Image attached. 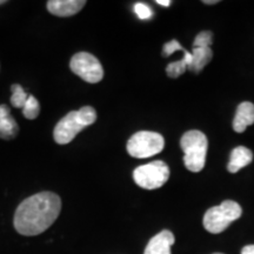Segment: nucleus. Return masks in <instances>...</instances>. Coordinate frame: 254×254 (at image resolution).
Returning <instances> with one entry per match:
<instances>
[{"label":"nucleus","instance_id":"nucleus-3","mask_svg":"<svg viewBox=\"0 0 254 254\" xmlns=\"http://www.w3.org/2000/svg\"><path fill=\"white\" fill-rule=\"evenodd\" d=\"M180 146L184 151V164L190 172H200L205 167L208 141L204 133L192 129L182 136Z\"/></svg>","mask_w":254,"mask_h":254},{"label":"nucleus","instance_id":"nucleus-8","mask_svg":"<svg viewBox=\"0 0 254 254\" xmlns=\"http://www.w3.org/2000/svg\"><path fill=\"white\" fill-rule=\"evenodd\" d=\"M85 4L84 0H50L47 9L57 17H71L80 12Z\"/></svg>","mask_w":254,"mask_h":254},{"label":"nucleus","instance_id":"nucleus-5","mask_svg":"<svg viewBox=\"0 0 254 254\" xmlns=\"http://www.w3.org/2000/svg\"><path fill=\"white\" fill-rule=\"evenodd\" d=\"M165 140L157 132L140 131L133 134L127 142V152L133 158H150L164 150Z\"/></svg>","mask_w":254,"mask_h":254},{"label":"nucleus","instance_id":"nucleus-16","mask_svg":"<svg viewBox=\"0 0 254 254\" xmlns=\"http://www.w3.org/2000/svg\"><path fill=\"white\" fill-rule=\"evenodd\" d=\"M40 112V105L38 103V100L33 95H28V99L23 107V114L25 118L27 119H36L39 116Z\"/></svg>","mask_w":254,"mask_h":254},{"label":"nucleus","instance_id":"nucleus-22","mask_svg":"<svg viewBox=\"0 0 254 254\" xmlns=\"http://www.w3.org/2000/svg\"><path fill=\"white\" fill-rule=\"evenodd\" d=\"M217 2H218L217 0H213V1H204V4H208L209 5V4H217Z\"/></svg>","mask_w":254,"mask_h":254},{"label":"nucleus","instance_id":"nucleus-21","mask_svg":"<svg viewBox=\"0 0 254 254\" xmlns=\"http://www.w3.org/2000/svg\"><path fill=\"white\" fill-rule=\"evenodd\" d=\"M158 4L159 5H163V6H165V7H167V6H170L171 5V1L170 0H158Z\"/></svg>","mask_w":254,"mask_h":254},{"label":"nucleus","instance_id":"nucleus-14","mask_svg":"<svg viewBox=\"0 0 254 254\" xmlns=\"http://www.w3.org/2000/svg\"><path fill=\"white\" fill-rule=\"evenodd\" d=\"M190 63H192V53L189 52V51H185L182 60L168 64L166 67L167 75L173 79L180 77V75H183L184 73L189 69V66L190 65Z\"/></svg>","mask_w":254,"mask_h":254},{"label":"nucleus","instance_id":"nucleus-13","mask_svg":"<svg viewBox=\"0 0 254 254\" xmlns=\"http://www.w3.org/2000/svg\"><path fill=\"white\" fill-rule=\"evenodd\" d=\"M192 63L189 66L190 71L194 73H200L213 57L211 47H193L192 50Z\"/></svg>","mask_w":254,"mask_h":254},{"label":"nucleus","instance_id":"nucleus-4","mask_svg":"<svg viewBox=\"0 0 254 254\" xmlns=\"http://www.w3.org/2000/svg\"><path fill=\"white\" fill-rule=\"evenodd\" d=\"M241 214L243 209L238 202L226 200L206 212L204 215V227L209 233L219 234L226 230L232 222L238 220Z\"/></svg>","mask_w":254,"mask_h":254},{"label":"nucleus","instance_id":"nucleus-18","mask_svg":"<svg viewBox=\"0 0 254 254\" xmlns=\"http://www.w3.org/2000/svg\"><path fill=\"white\" fill-rule=\"evenodd\" d=\"M134 12L138 15V18L141 19V20H147V19H151L152 15H153L152 8L150 6L144 4V2H136L134 5Z\"/></svg>","mask_w":254,"mask_h":254},{"label":"nucleus","instance_id":"nucleus-19","mask_svg":"<svg viewBox=\"0 0 254 254\" xmlns=\"http://www.w3.org/2000/svg\"><path fill=\"white\" fill-rule=\"evenodd\" d=\"M177 51H185L184 50V47L180 45L179 41L177 40H171L168 41V43H166L163 47V56L164 57H170L172 56L174 52H177Z\"/></svg>","mask_w":254,"mask_h":254},{"label":"nucleus","instance_id":"nucleus-20","mask_svg":"<svg viewBox=\"0 0 254 254\" xmlns=\"http://www.w3.org/2000/svg\"><path fill=\"white\" fill-rule=\"evenodd\" d=\"M241 254H254V245L245 246L241 251Z\"/></svg>","mask_w":254,"mask_h":254},{"label":"nucleus","instance_id":"nucleus-6","mask_svg":"<svg viewBox=\"0 0 254 254\" xmlns=\"http://www.w3.org/2000/svg\"><path fill=\"white\" fill-rule=\"evenodd\" d=\"M133 179L136 185L145 190L159 189L170 179V168L164 161H152L136 167L133 172Z\"/></svg>","mask_w":254,"mask_h":254},{"label":"nucleus","instance_id":"nucleus-10","mask_svg":"<svg viewBox=\"0 0 254 254\" xmlns=\"http://www.w3.org/2000/svg\"><path fill=\"white\" fill-rule=\"evenodd\" d=\"M252 124H254V104L244 101L238 106L233 120V129L237 133H243Z\"/></svg>","mask_w":254,"mask_h":254},{"label":"nucleus","instance_id":"nucleus-23","mask_svg":"<svg viewBox=\"0 0 254 254\" xmlns=\"http://www.w3.org/2000/svg\"><path fill=\"white\" fill-rule=\"evenodd\" d=\"M4 2H5L4 0H0V5H1V4H4Z\"/></svg>","mask_w":254,"mask_h":254},{"label":"nucleus","instance_id":"nucleus-17","mask_svg":"<svg viewBox=\"0 0 254 254\" xmlns=\"http://www.w3.org/2000/svg\"><path fill=\"white\" fill-rule=\"evenodd\" d=\"M213 41V34L209 31L200 32L193 41V47H211Z\"/></svg>","mask_w":254,"mask_h":254},{"label":"nucleus","instance_id":"nucleus-24","mask_svg":"<svg viewBox=\"0 0 254 254\" xmlns=\"http://www.w3.org/2000/svg\"><path fill=\"white\" fill-rule=\"evenodd\" d=\"M213 254H222V253H213Z\"/></svg>","mask_w":254,"mask_h":254},{"label":"nucleus","instance_id":"nucleus-7","mask_svg":"<svg viewBox=\"0 0 254 254\" xmlns=\"http://www.w3.org/2000/svg\"><path fill=\"white\" fill-rule=\"evenodd\" d=\"M69 67L72 72L80 77L82 80L97 84L104 78V68L99 60L87 52H79L72 57Z\"/></svg>","mask_w":254,"mask_h":254},{"label":"nucleus","instance_id":"nucleus-1","mask_svg":"<svg viewBox=\"0 0 254 254\" xmlns=\"http://www.w3.org/2000/svg\"><path fill=\"white\" fill-rule=\"evenodd\" d=\"M62 211V200L52 192H40L25 199L14 214L18 233L32 237L45 232Z\"/></svg>","mask_w":254,"mask_h":254},{"label":"nucleus","instance_id":"nucleus-15","mask_svg":"<svg viewBox=\"0 0 254 254\" xmlns=\"http://www.w3.org/2000/svg\"><path fill=\"white\" fill-rule=\"evenodd\" d=\"M11 90H12V97H11L12 106L17 107V109H23L28 99V94L24 91V88L18 84L12 85Z\"/></svg>","mask_w":254,"mask_h":254},{"label":"nucleus","instance_id":"nucleus-12","mask_svg":"<svg viewBox=\"0 0 254 254\" xmlns=\"http://www.w3.org/2000/svg\"><path fill=\"white\" fill-rule=\"evenodd\" d=\"M18 124L9 114V109L6 105H0V138L12 139L18 133Z\"/></svg>","mask_w":254,"mask_h":254},{"label":"nucleus","instance_id":"nucleus-2","mask_svg":"<svg viewBox=\"0 0 254 254\" xmlns=\"http://www.w3.org/2000/svg\"><path fill=\"white\" fill-rule=\"evenodd\" d=\"M97 120V112L93 107L84 106L79 111H72L66 114L57 124L53 132V138L57 144L66 145L71 142L85 127L92 125Z\"/></svg>","mask_w":254,"mask_h":254},{"label":"nucleus","instance_id":"nucleus-9","mask_svg":"<svg viewBox=\"0 0 254 254\" xmlns=\"http://www.w3.org/2000/svg\"><path fill=\"white\" fill-rule=\"evenodd\" d=\"M174 236L171 231H161L148 241L144 254H171V247L174 244Z\"/></svg>","mask_w":254,"mask_h":254},{"label":"nucleus","instance_id":"nucleus-11","mask_svg":"<svg viewBox=\"0 0 254 254\" xmlns=\"http://www.w3.org/2000/svg\"><path fill=\"white\" fill-rule=\"evenodd\" d=\"M253 160V153L250 148L245 146H238L231 152L230 161H228L227 170L231 173L239 172L241 168L246 167Z\"/></svg>","mask_w":254,"mask_h":254}]
</instances>
